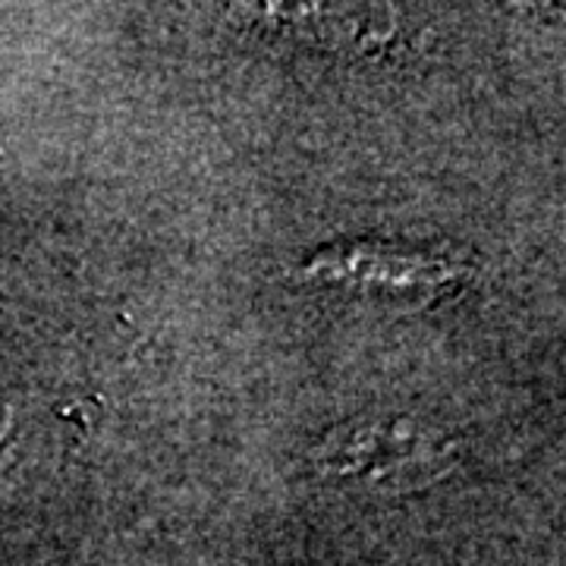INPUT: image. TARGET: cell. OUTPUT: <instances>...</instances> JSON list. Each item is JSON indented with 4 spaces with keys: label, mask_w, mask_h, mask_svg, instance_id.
<instances>
[{
    "label": "cell",
    "mask_w": 566,
    "mask_h": 566,
    "mask_svg": "<svg viewBox=\"0 0 566 566\" xmlns=\"http://www.w3.org/2000/svg\"><path fill=\"white\" fill-rule=\"evenodd\" d=\"M457 457L460 441L441 424L385 412L334 424L312 463L322 482L356 494H419L447 479Z\"/></svg>",
    "instance_id": "1"
},
{
    "label": "cell",
    "mask_w": 566,
    "mask_h": 566,
    "mask_svg": "<svg viewBox=\"0 0 566 566\" xmlns=\"http://www.w3.org/2000/svg\"><path fill=\"white\" fill-rule=\"evenodd\" d=\"M303 277L365 303L419 312L453 296L463 286L465 268L422 249L356 240L327 245L312 255Z\"/></svg>",
    "instance_id": "2"
}]
</instances>
